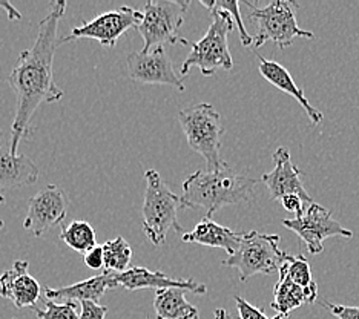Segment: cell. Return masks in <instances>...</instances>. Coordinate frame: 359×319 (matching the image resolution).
Wrapping results in <instances>:
<instances>
[{
    "label": "cell",
    "mask_w": 359,
    "mask_h": 319,
    "mask_svg": "<svg viewBox=\"0 0 359 319\" xmlns=\"http://www.w3.org/2000/svg\"><path fill=\"white\" fill-rule=\"evenodd\" d=\"M5 201V196L4 195H0V204H2ZM4 227V221L2 219H0V229H2Z\"/></svg>",
    "instance_id": "d6a6232c"
},
{
    "label": "cell",
    "mask_w": 359,
    "mask_h": 319,
    "mask_svg": "<svg viewBox=\"0 0 359 319\" xmlns=\"http://www.w3.org/2000/svg\"><path fill=\"white\" fill-rule=\"evenodd\" d=\"M235 302H236V308H238L240 319H269L263 310L249 304L246 299L238 297V294H235Z\"/></svg>",
    "instance_id": "83f0119b"
},
{
    "label": "cell",
    "mask_w": 359,
    "mask_h": 319,
    "mask_svg": "<svg viewBox=\"0 0 359 319\" xmlns=\"http://www.w3.org/2000/svg\"><path fill=\"white\" fill-rule=\"evenodd\" d=\"M280 236L244 232L240 247L233 255L223 261V266L233 267L240 272V281L246 283L255 275H271L280 272L289 255L280 247Z\"/></svg>",
    "instance_id": "8992f818"
},
{
    "label": "cell",
    "mask_w": 359,
    "mask_h": 319,
    "mask_svg": "<svg viewBox=\"0 0 359 319\" xmlns=\"http://www.w3.org/2000/svg\"><path fill=\"white\" fill-rule=\"evenodd\" d=\"M32 312L39 319H80L77 306L72 301L55 302L54 299L45 298V308L32 307Z\"/></svg>",
    "instance_id": "484cf974"
},
{
    "label": "cell",
    "mask_w": 359,
    "mask_h": 319,
    "mask_svg": "<svg viewBox=\"0 0 359 319\" xmlns=\"http://www.w3.org/2000/svg\"><path fill=\"white\" fill-rule=\"evenodd\" d=\"M323 304L327 307L329 312L337 316L338 319H359V307L353 306H341V304H333L329 301H323Z\"/></svg>",
    "instance_id": "f1b7e54d"
},
{
    "label": "cell",
    "mask_w": 359,
    "mask_h": 319,
    "mask_svg": "<svg viewBox=\"0 0 359 319\" xmlns=\"http://www.w3.org/2000/svg\"><path fill=\"white\" fill-rule=\"evenodd\" d=\"M154 308L157 319H198V308L192 306L182 289H161L155 292Z\"/></svg>",
    "instance_id": "44dd1931"
},
{
    "label": "cell",
    "mask_w": 359,
    "mask_h": 319,
    "mask_svg": "<svg viewBox=\"0 0 359 319\" xmlns=\"http://www.w3.org/2000/svg\"><path fill=\"white\" fill-rule=\"evenodd\" d=\"M28 267V261L19 259L10 270L0 275V297L10 299L15 308L36 307L42 293V287L36 278L29 275Z\"/></svg>",
    "instance_id": "9a60e30c"
},
{
    "label": "cell",
    "mask_w": 359,
    "mask_h": 319,
    "mask_svg": "<svg viewBox=\"0 0 359 319\" xmlns=\"http://www.w3.org/2000/svg\"><path fill=\"white\" fill-rule=\"evenodd\" d=\"M281 204L285 210L295 215L303 214L306 206H309V204L298 195H285L284 198H281Z\"/></svg>",
    "instance_id": "4dcf8cb0"
},
{
    "label": "cell",
    "mask_w": 359,
    "mask_h": 319,
    "mask_svg": "<svg viewBox=\"0 0 359 319\" xmlns=\"http://www.w3.org/2000/svg\"><path fill=\"white\" fill-rule=\"evenodd\" d=\"M273 319H289L287 315H276Z\"/></svg>",
    "instance_id": "836d02e7"
},
{
    "label": "cell",
    "mask_w": 359,
    "mask_h": 319,
    "mask_svg": "<svg viewBox=\"0 0 359 319\" xmlns=\"http://www.w3.org/2000/svg\"><path fill=\"white\" fill-rule=\"evenodd\" d=\"M272 160L275 163L273 170L261 177L263 183L267 186L269 194H271V198L281 201L285 195H298L307 204H312L313 201L304 189L303 179H301L303 170L293 165L287 147H278L273 152Z\"/></svg>",
    "instance_id": "4fadbf2b"
},
{
    "label": "cell",
    "mask_w": 359,
    "mask_h": 319,
    "mask_svg": "<svg viewBox=\"0 0 359 319\" xmlns=\"http://www.w3.org/2000/svg\"><path fill=\"white\" fill-rule=\"evenodd\" d=\"M116 289L114 284L112 272H103L100 275H95L88 278L85 281H79L76 284L65 285L60 289H45V294L48 299H63V301H94L99 302L106 290Z\"/></svg>",
    "instance_id": "d6986e66"
},
{
    "label": "cell",
    "mask_w": 359,
    "mask_h": 319,
    "mask_svg": "<svg viewBox=\"0 0 359 319\" xmlns=\"http://www.w3.org/2000/svg\"><path fill=\"white\" fill-rule=\"evenodd\" d=\"M133 247L130 244L117 236L116 240L106 241L103 244V257H104V270L106 272L121 273L129 269V263L133 259Z\"/></svg>",
    "instance_id": "603a6c76"
},
{
    "label": "cell",
    "mask_w": 359,
    "mask_h": 319,
    "mask_svg": "<svg viewBox=\"0 0 359 319\" xmlns=\"http://www.w3.org/2000/svg\"><path fill=\"white\" fill-rule=\"evenodd\" d=\"M39 169L25 154H11L0 146V195L14 187L36 184Z\"/></svg>",
    "instance_id": "ac0fdd59"
},
{
    "label": "cell",
    "mask_w": 359,
    "mask_h": 319,
    "mask_svg": "<svg viewBox=\"0 0 359 319\" xmlns=\"http://www.w3.org/2000/svg\"><path fill=\"white\" fill-rule=\"evenodd\" d=\"M178 120L191 149L206 160L208 170L222 169L226 161L219 158L222 135L224 133L219 112L209 103H198L180 111Z\"/></svg>",
    "instance_id": "5b68a950"
},
{
    "label": "cell",
    "mask_w": 359,
    "mask_h": 319,
    "mask_svg": "<svg viewBox=\"0 0 359 319\" xmlns=\"http://www.w3.org/2000/svg\"><path fill=\"white\" fill-rule=\"evenodd\" d=\"M280 272L287 275L293 283L301 285L303 289H309V290L318 289V284L313 281V276H312V267H310L309 261L303 255H297V257L289 255L287 261H285L284 266L280 269Z\"/></svg>",
    "instance_id": "cb8c5ba5"
},
{
    "label": "cell",
    "mask_w": 359,
    "mask_h": 319,
    "mask_svg": "<svg viewBox=\"0 0 359 319\" xmlns=\"http://www.w3.org/2000/svg\"><path fill=\"white\" fill-rule=\"evenodd\" d=\"M129 77L143 85H168L184 91L183 79L174 69L165 46L130 53L126 59Z\"/></svg>",
    "instance_id": "8fae6325"
},
{
    "label": "cell",
    "mask_w": 359,
    "mask_h": 319,
    "mask_svg": "<svg viewBox=\"0 0 359 319\" xmlns=\"http://www.w3.org/2000/svg\"><path fill=\"white\" fill-rule=\"evenodd\" d=\"M250 8L249 18L257 25V36L254 37V48L258 49L266 42H273L281 49L293 43L295 39H313L312 31L298 27L297 10L299 5L290 0H275L264 8L246 2Z\"/></svg>",
    "instance_id": "52a82bcc"
},
{
    "label": "cell",
    "mask_w": 359,
    "mask_h": 319,
    "mask_svg": "<svg viewBox=\"0 0 359 319\" xmlns=\"http://www.w3.org/2000/svg\"><path fill=\"white\" fill-rule=\"evenodd\" d=\"M146 191L143 201V232L154 245L166 241L170 231L184 233L178 223V209H186L182 196L175 195L155 169L144 172Z\"/></svg>",
    "instance_id": "3957f363"
},
{
    "label": "cell",
    "mask_w": 359,
    "mask_h": 319,
    "mask_svg": "<svg viewBox=\"0 0 359 319\" xmlns=\"http://www.w3.org/2000/svg\"><path fill=\"white\" fill-rule=\"evenodd\" d=\"M318 298V289L309 290L293 283L287 275L280 272V280L275 285L273 301L271 307L275 308L278 315H287L303 304H312Z\"/></svg>",
    "instance_id": "ffe728a7"
},
{
    "label": "cell",
    "mask_w": 359,
    "mask_h": 319,
    "mask_svg": "<svg viewBox=\"0 0 359 319\" xmlns=\"http://www.w3.org/2000/svg\"><path fill=\"white\" fill-rule=\"evenodd\" d=\"M209 13L212 22L205 37L198 40L197 43L189 42L191 53L180 68L182 77L187 76L194 67H197L205 77L214 76L218 69L231 71L233 68L227 36L233 29L235 22L231 14L223 10L214 8V10H209Z\"/></svg>",
    "instance_id": "277c9868"
},
{
    "label": "cell",
    "mask_w": 359,
    "mask_h": 319,
    "mask_svg": "<svg viewBox=\"0 0 359 319\" xmlns=\"http://www.w3.org/2000/svg\"><path fill=\"white\" fill-rule=\"evenodd\" d=\"M258 60H259L258 69H259L261 76H263L269 81V83L273 85L275 88H278L280 91L295 98V100L304 108L310 123H312V126L320 125L324 118L323 112L318 111L316 108H313L312 104H310L304 91L295 83V80L292 79L290 72L285 69L283 65H280L275 60H267L261 55H258Z\"/></svg>",
    "instance_id": "2e32d148"
},
{
    "label": "cell",
    "mask_w": 359,
    "mask_h": 319,
    "mask_svg": "<svg viewBox=\"0 0 359 319\" xmlns=\"http://www.w3.org/2000/svg\"><path fill=\"white\" fill-rule=\"evenodd\" d=\"M0 10H4L6 13L8 19L10 20H20L22 19V14L19 13L18 8L8 2V0H0Z\"/></svg>",
    "instance_id": "1f68e13d"
},
{
    "label": "cell",
    "mask_w": 359,
    "mask_h": 319,
    "mask_svg": "<svg viewBox=\"0 0 359 319\" xmlns=\"http://www.w3.org/2000/svg\"><path fill=\"white\" fill-rule=\"evenodd\" d=\"M65 10V0H57L50 5V11L39 23L34 45L19 55L18 63L8 76V83L15 94V116L10 142V151L14 155L19 154V144L23 138L32 134L31 121L39 106L60 102L65 95L57 86L53 72L54 55L62 45L57 29Z\"/></svg>",
    "instance_id": "6da1fadb"
},
{
    "label": "cell",
    "mask_w": 359,
    "mask_h": 319,
    "mask_svg": "<svg viewBox=\"0 0 359 319\" xmlns=\"http://www.w3.org/2000/svg\"><path fill=\"white\" fill-rule=\"evenodd\" d=\"M257 179L240 175L227 165L214 170H197L183 182L182 198L189 208H203L206 217L229 204L250 201L255 195Z\"/></svg>",
    "instance_id": "7a4b0ae2"
},
{
    "label": "cell",
    "mask_w": 359,
    "mask_h": 319,
    "mask_svg": "<svg viewBox=\"0 0 359 319\" xmlns=\"http://www.w3.org/2000/svg\"><path fill=\"white\" fill-rule=\"evenodd\" d=\"M201 5L206 8V10H223L226 13L231 14V18L233 19L236 28L240 31V39H241V45L243 46H254V37H252L246 27H244L243 19H241V14H240V2H236V0H223V2H219V0H210V2H205V0H201Z\"/></svg>",
    "instance_id": "d4e9b609"
},
{
    "label": "cell",
    "mask_w": 359,
    "mask_h": 319,
    "mask_svg": "<svg viewBox=\"0 0 359 319\" xmlns=\"http://www.w3.org/2000/svg\"><path fill=\"white\" fill-rule=\"evenodd\" d=\"M189 5L191 2H180V0L146 2L142 11V22L137 27L144 42L143 49H152L168 43L189 46V40L180 37V28L184 22Z\"/></svg>",
    "instance_id": "ba28073f"
},
{
    "label": "cell",
    "mask_w": 359,
    "mask_h": 319,
    "mask_svg": "<svg viewBox=\"0 0 359 319\" xmlns=\"http://www.w3.org/2000/svg\"><path fill=\"white\" fill-rule=\"evenodd\" d=\"M60 240L69 249L85 255L97 245V236L94 227L83 219H74L60 231Z\"/></svg>",
    "instance_id": "7402d4cb"
},
{
    "label": "cell",
    "mask_w": 359,
    "mask_h": 319,
    "mask_svg": "<svg viewBox=\"0 0 359 319\" xmlns=\"http://www.w3.org/2000/svg\"><path fill=\"white\" fill-rule=\"evenodd\" d=\"M80 304V319H104L108 313V307L100 306L99 302L85 301Z\"/></svg>",
    "instance_id": "4316f807"
},
{
    "label": "cell",
    "mask_w": 359,
    "mask_h": 319,
    "mask_svg": "<svg viewBox=\"0 0 359 319\" xmlns=\"http://www.w3.org/2000/svg\"><path fill=\"white\" fill-rule=\"evenodd\" d=\"M142 18V11H137L130 6H120L117 10L97 15L93 20L81 22L80 27L72 28L68 36L62 37V43L79 39H93L102 46L112 48L125 32L133 28L137 29Z\"/></svg>",
    "instance_id": "30bf717a"
},
{
    "label": "cell",
    "mask_w": 359,
    "mask_h": 319,
    "mask_svg": "<svg viewBox=\"0 0 359 319\" xmlns=\"http://www.w3.org/2000/svg\"><path fill=\"white\" fill-rule=\"evenodd\" d=\"M68 198L65 192L54 184L43 187L28 201V212L23 227L34 236H42L54 226L67 218Z\"/></svg>",
    "instance_id": "7c38bea8"
},
{
    "label": "cell",
    "mask_w": 359,
    "mask_h": 319,
    "mask_svg": "<svg viewBox=\"0 0 359 319\" xmlns=\"http://www.w3.org/2000/svg\"><path fill=\"white\" fill-rule=\"evenodd\" d=\"M283 226L295 232L307 245L310 255H320L324 252V241L332 236L352 238L353 232L339 224L332 217V212L320 204L312 203L306 206L303 214L292 219H283Z\"/></svg>",
    "instance_id": "9c48e42d"
},
{
    "label": "cell",
    "mask_w": 359,
    "mask_h": 319,
    "mask_svg": "<svg viewBox=\"0 0 359 319\" xmlns=\"http://www.w3.org/2000/svg\"><path fill=\"white\" fill-rule=\"evenodd\" d=\"M184 243H194L208 247H217L227 252V255H233L238 250L240 243L243 240V233L233 232L222 224L215 223L214 219L208 217L203 218L191 232H184L182 235Z\"/></svg>",
    "instance_id": "e0dca14e"
},
{
    "label": "cell",
    "mask_w": 359,
    "mask_h": 319,
    "mask_svg": "<svg viewBox=\"0 0 359 319\" xmlns=\"http://www.w3.org/2000/svg\"><path fill=\"white\" fill-rule=\"evenodd\" d=\"M83 263L93 270L104 269V257H103V245L97 244L94 249L89 250L83 255Z\"/></svg>",
    "instance_id": "f546056e"
},
{
    "label": "cell",
    "mask_w": 359,
    "mask_h": 319,
    "mask_svg": "<svg viewBox=\"0 0 359 319\" xmlns=\"http://www.w3.org/2000/svg\"><path fill=\"white\" fill-rule=\"evenodd\" d=\"M114 284L116 287L121 285L126 290H142V289H182L184 292H192L195 294H206L208 287L205 284L189 280H175V278L166 276L160 270H149L146 267H129L126 272L114 273Z\"/></svg>",
    "instance_id": "5bb4252c"
}]
</instances>
